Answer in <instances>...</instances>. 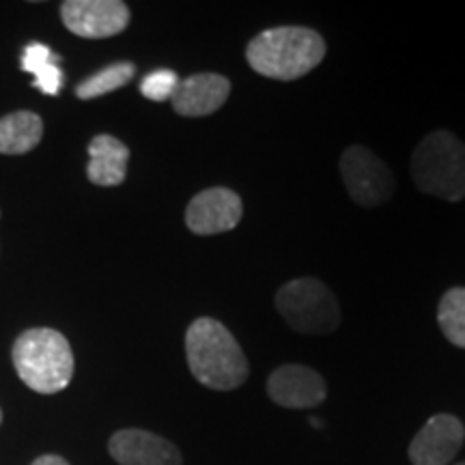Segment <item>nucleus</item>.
Returning a JSON list of instances; mask_svg holds the SVG:
<instances>
[{
	"mask_svg": "<svg viewBox=\"0 0 465 465\" xmlns=\"http://www.w3.org/2000/svg\"><path fill=\"white\" fill-rule=\"evenodd\" d=\"M243 203L237 192L229 188L203 190L188 203L185 226L194 235H220L242 223Z\"/></svg>",
	"mask_w": 465,
	"mask_h": 465,
	"instance_id": "6e6552de",
	"label": "nucleus"
},
{
	"mask_svg": "<svg viewBox=\"0 0 465 465\" xmlns=\"http://www.w3.org/2000/svg\"><path fill=\"white\" fill-rule=\"evenodd\" d=\"M108 452L119 465H183L173 441L144 429H121L108 441Z\"/></svg>",
	"mask_w": 465,
	"mask_h": 465,
	"instance_id": "9b49d317",
	"label": "nucleus"
},
{
	"mask_svg": "<svg viewBox=\"0 0 465 465\" xmlns=\"http://www.w3.org/2000/svg\"><path fill=\"white\" fill-rule=\"evenodd\" d=\"M457 465H465V461H461V463H457Z\"/></svg>",
	"mask_w": 465,
	"mask_h": 465,
	"instance_id": "412c9836",
	"label": "nucleus"
},
{
	"mask_svg": "<svg viewBox=\"0 0 465 465\" xmlns=\"http://www.w3.org/2000/svg\"><path fill=\"white\" fill-rule=\"evenodd\" d=\"M325 42L306 26H274L246 45V61L254 72L272 80H298L322 65Z\"/></svg>",
	"mask_w": 465,
	"mask_h": 465,
	"instance_id": "f03ea898",
	"label": "nucleus"
},
{
	"mask_svg": "<svg viewBox=\"0 0 465 465\" xmlns=\"http://www.w3.org/2000/svg\"><path fill=\"white\" fill-rule=\"evenodd\" d=\"M179 75L173 69H155L147 74L141 83V93L151 102H166L171 100L177 91Z\"/></svg>",
	"mask_w": 465,
	"mask_h": 465,
	"instance_id": "a211bd4d",
	"label": "nucleus"
},
{
	"mask_svg": "<svg viewBox=\"0 0 465 465\" xmlns=\"http://www.w3.org/2000/svg\"><path fill=\"white\" fill-rule=\"evenodd\" d=\"M0 422H3V410H0Z\"/></svg>",
	"mask_w": 465,
	"mask_h": 465,
	"instance_id": "aec40b11",
	"label": "nucleus"
},
{
	"mask_svg": "<svg viewBox=\"0 0 465 465\" xmlns=\"http://www.w3.org/2000/svg\"><path fill=\"white\" fill-rule=\"evenodd\" d=\"M276 311L300 334H332L341 325L339 302L317 278L282 284L276 293Z\"/></svg>",
	"mask_w": 465,
	"mask_h": 465,
	"instance_id": "39448f33",
	"label": "nucleus"
},
{
	"mask_svg": "<svg viewBox=\"0 0 465 465\" xmlns=\"http://www.w3.org/2000/svg\"><path fill=\"white\" fill-rule=\"evenodd\" d=\"M185 358L194 380L212 391H235L250 375L242 345L224 323L212 317H199L190 323L185 332Z\"/></svg>",
	"mask_w": 465,
	"mask_h": 465,
	"instance_id": "f257e3e1",
	"label": "nucleus"
},
{
	"mask_svg": "<svg viewBox=\"0 0 465 465\" xmlns=\"http://www.w3.org/2000/svg\"><path fill=\"white\" fill-rule=\"evenodd\" d=\"M44 121L31 110H17L0 119V153L25 155L42 143Z\"/></svg>",
	"mask_w": 465,
	"mask_h": 465,
	"instance_id": "4468645a",
	"label": "nucleus"
},
{
	"mask_svg": "<svg viewBox=\"0 0 465 465\" xmlns=\"http://www.w3.org/2000/svg\"><path fill=\"white\" fill-rule=\"evenodd\" d=\"M267 394L276 405L289 410H308L328 397L323 377L315 369L302 364L278 366L267 380Z\"/></svg>",
	"mask_w": 465,
	"mask_h": 465,
	"instance_id": "9d476101",
	"label": "nucleus"
},
{
	"mask_svg": "<svg viewBox=\"0 0 465 465\" xmlns=\"http://www.w3.org/2000/svg\"><path fill=\"white\" fill-rule=\"evenodd\" d=\"M63 25L78 37L106 39L130 25V7L121 0H67L61 5Z\"/></svg>",
	"mask_w": 465,
	"mask_h": 465,
	"instance_id": "0eeeda50",
	"label": "nucleus"
},
{
	"mask_svg": "<svg viewBox=\"0 0 465 465\" xmlns=\"http://www.w3.org/2000/svg\"><path fill=\"white\" fill-rule=\"evenodd\" d=\"M58 58L48 45L44 44H28L22 52V72L33 74V86L45 95H58L63 89V69L58 67Z\"/></svg>",
	"mask_w": 465,
	"mask_h": 465,
	"instance_id": "2eb2a0df",
	"label": "nucleus"
},
{
	"mask_svg": "<svg viewBox=\"0 0 465 465\" xmlns=\"http://www.w3.org/2000/svg\"><path fill=\"white\" fill-rule=\"evenodd\" d=\"M127 162H130V149L119 138L110 134H100L89 143V174L91 183L102 188H113L125 182Z\"/></svg>",
	"mask_w": 465,
	"mask_h": 465,
	"instance_id": "ddd939ff",
	"label": "nucleus"
},
{
	"mask_svg": "<svg viewBox=\"0 0 465 465\" xmlns=\"http://www.w3.org/2000/svg\"><path fill=\"white\" fill-rule=\"evenodd\" d=\"M411 179L424 194L459 203L465 199V144L455 134L435 130L411 155Z\"/></svg>",
	"mask_w": 465,
	"mask_h": 465,
	"instance_id": "20e7f679",
	"label": "nucleus"
},
{
	"mask_svg": "<svg viewBox=\"0 0 465 465\" xmlns=\"http://www.w3.org/2000/svg\"><path fill=\"white\" fill-rule=\"evenodd\" d=\"M134 75H136V65L134 63H113V65L104 67L100 72L89 75V78H84L83 83L75 86V95H78V100H95V97L108 95V93L125 86Z\"/></svg>",
	"mask_w": 465,
	"mask_h": 465,
	"instance_id": "dca6fc26",
	"label": "nucleus"
},
{
	"mask_svg": "<svg viewBox=\"0 0 465 465\" xmlns=\"http://www.w3.org/2000/svg\"><path fill=\"white\" fill-rule=\"evenodd\" d=\"M438 323L455 347L465 349V287H452L438 306Z\"/></svg>",
	"mask_w": 465,
	"mask_h": 465,
	"instance_id": "f3484780",
	"label": "nucleus"
},
{
	"mask_svg": "<svg viewBox=\"0 0 465 465\" xmlns=\"http://www.w3.org/2000/svg\"><path fill=\"white\" fill-rule=\"evenodd\" d=\"M229 95V78L220 74H194L179 80L171 102L177 114L199 119V116H209L223 108Z\"/></svg>",
	"mask_w": 465,
	"mask_h": 465,
	"instance_id": "f8f14e48",
	"label": "nucleus"
},
{
	"mask_svg": "<svg viewBox=\"0 0 465 465\" xmlns=\"http://www.w3.org/2000/svg\"><path fill=\"white\" fill-rule=\"evenodd\" d=\"M341 177L360 207H380L394 194V174L383 160L362 144H351L341 155Z\"/></svg>",
	"mask_w": 465,
	"mask_h": 465,
	"instance_id": "423d86ee",
	"label": "nucleus"
},
{
	"mask_svg": "<svg viewBox=\"0 0 465 465\" xmlns=\"http://www.w3.org/2000/svg\"><path fill=\"white\" fill-rule=\"evenodd\" d=\"M465 440L463 422L457 416L438 414L416 433L410 444V461L414 465H449Z\"/></svg>",
	"mask_w": 465,
	"mask_h": 465,
	"instance_id": "1a4fd4ad",
	"label": "nucleus"
},
{
	"mask_svg": "<svg viewBox=\"0 0 465 465\" xmlns=\"http://www.w3.org/2000/svg\"><path fill=\"white\" fill-rule=\"evenodd\" d=\"M31 465H69V463L58 455H42V457L35 459Z\"/></svg>",
	"mask_w": 465,
	"mask_h": 465,
	"instance_id": "6ab92c4d",
	"label": "nucleus"
},
{
	"mask_svg": "<svg viewBox=\"0 0 465 465\" xmlns=\"http://www.w3.org/2000/svg\"><path fill=\"white\" fill-rule=\"evenodd\" d=\"M14 366L17 377L39 394L65 391L74 380V351L69 341L52 328H33L14 342Z\"/></svg>",
	"mask_w": 465,
	"mask_h": 465,
	"instance_id": "7ed1b4c3",
	"label": "nucleus"
}]
</instances>
